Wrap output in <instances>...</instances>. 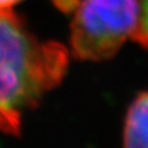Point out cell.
<instances>
[{
  "label": "cell",
  "mask_w": 148,
  "mask_h": 148,
  "mask_svg": "<svg viewBox=\"0 0 148 148\" xmlns=\"http://www.w3.org/2000/svg\"><path fill=\"white\" fill-rule=\"evenodd\" d=\"M68 61L63 45L41 42L21 16L0 9V131L20 136L24 112L61 83Z\"/></svg>",
  "instance_id": "1"
},
{
  "label": "cell",
  "mask_w": 148,
  "mask_h": 148,
  "mask_svg": "<svg viewBox=\"0 0 148 148\" xmlns=\"http://www.w3.org/2000/svg\"><path fill=\"white\" fill-rule=\"evenodd\" d=\"M71 49L75 58L99 62L117 53L140 18L138 0H77L72 10Z\"/></svg>",
  "instance_id": "2"
},
{
  "label": "cell",
  "mask_w": 148,
  "mask_h": 148,
  "mask_svg": "<svg viewBox=\"0 0 148 148\" xmlns=\"http://www.w3.org/2000/svg\"><path fill=\"white\" fill-rule=\"evenodd\" d=\"M123 148H148V90L128 106L123 123Z\"/></svg>",
  "instance_id": "3"
},
{
  "label": "cell",
  "mask_w": 148,
  "mask_h": 148,
  "mask_svg": "<svg viewBox=\"0 0 148 148\" xmlns=\"http://www.w3.org/2000/svg\"><path fill=\"white\" fill-rule=\"evenodd\" d=\"M138 6H140V18L137 29L131 38L148 51V0H138Z\"/></svg>",
  "instance_id": "4"
},
{
  "label": "cell",
  "mask_w": 148,
  "mask_h": 148,
  "mask_svg": "<svg viewBox=\"0 0 148 148\" xmlns=\"http://www.w3.org/2000/svg\"><path fill=\"white\" fill-rule=\"evenodd\" d=\"M20 1H22V0H0V9L1 10H9Z\"/></svg>",
  "instance_id": "5"
}]
</instances>
